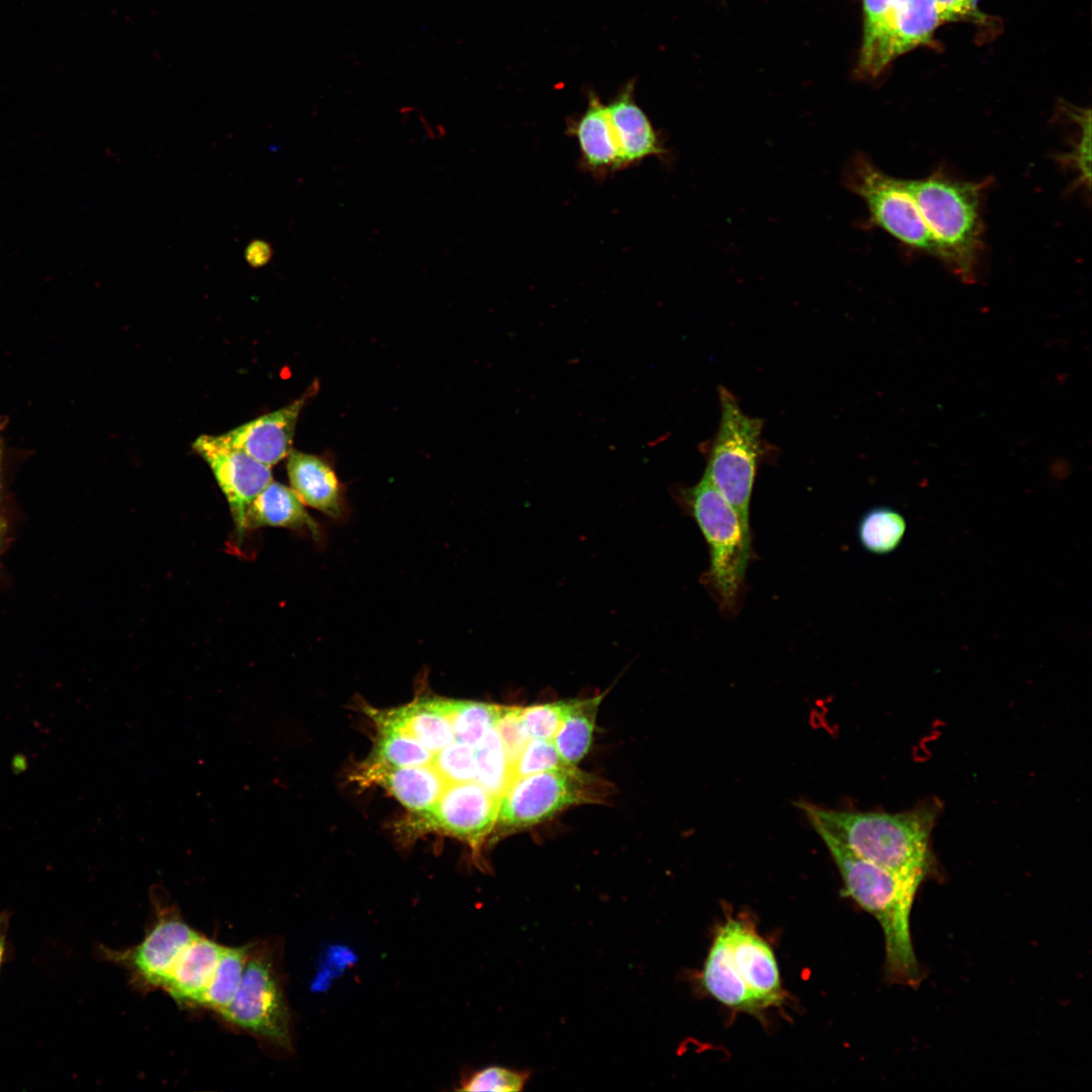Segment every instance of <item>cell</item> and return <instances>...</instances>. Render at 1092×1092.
<instances>
[{
    "mask_svg": "<svg viewBox=\"0 0 1092 1092\" xmlns=\"http://www.w3.org/2000/svg\"><path fill=\"white\" fill-rule=\"evenodd\" d=\"M799 806L815 829L826 831L857 855L920 882L929 872L937 806L901 813L833 810L804 802Z\"/></svg>",
    "mask_w": 1092,
    "mask_h": 1092,
    "instance_id": "cell-1",
    "label": "cell"
},
{
    "mask_svg": "<svg viewBox=\"0 0 1092 1092\" xmlns=\"http://www.w3.org/2000/svg\"><path fill=\"white\" fill-rule=\"evenodd\" d=\"M815 830L835 861L845 894L880 923L891 979L914 985L919 981V969L911 941L910 913L921 882L876 864L826 831Z\"/></svg>",
    "mask_w": 1092,
    "mask_h": 1092,
    "instance_id": "cell-2",
    "label": "cell"
},
{
    "mask_svg": "<svg viewBox=\"0 0 1092 1092\" xmlns=\"http://www.w3.org/2000/svg\"><path fill=\"white\" fill-rule=\"evenodd\" d=\"M907 183L934 245V256L962 280L974 281L983 246L981 205L988 182L935 172Z\"/></svg>",
    "mask_w": 1092,
    "mask_h": 1092,
    "instance_id": "cell-3",
    "label": "cell"
},
{
    "mask_svg": "<svg viewBox=\"0 0 1092 1092\" xmlns=\"http://www.w3.org/2000/svg\"><path fill=\"white\" fill-rule=\"evenodd\" d=\"M680 496L709 546V582L721 607L731 611L739 599L750 556V527L705 473Z\"/></svg>",
    "mask_w": 1092,
    "mask_h": 1092,
    "instance_id": "cell-4",
    "label": "cell"
},
{
    "mask_svg": "<svg viewBox=\"0 0 1092 1092\" xmlns=\"http://www.w3.org/2000/svg\"><path fill=\"white\" fill-rule=\"evenodd\" d=\"M719 429L710 445L705 474L750 527L749 507L762 454L763 422L746 415L725 387L719 388Z\"/></svg>",
    "mask_w": 1092,
    "mask_h": 1092,
    "instance_id": "cell-5",
    "label": "cell"
},
{
    "mask_svg": "<svg viewBox=\"0 0 1092 1092\" xmlns=\"http://www.w3.org/2000/svg\"><path fill=\"white\" fill-rule=\"evenodd\" d=\"M218 1015L271 1046L291 1051V1016L273 947L251 943L239 990Z\"/></svg>",
    "mask_w": 1092,
    "mask_h": 1092,
    "instance_id": "cell-6",
    "label": "cell"
},
{
    "mask_svg": "<svg viewBox=\"0 0 1092 1092\" xmlns=\"http://www.w3.org/2000/svg\"><path fill=\"white\" fill-rule=\"evenodd\" d=\"M606 793L605 783L574 765L517 778L499 799L496 824L504 832L525 829L570 806L600 802Z\"/></svg>",
    "mask_w": 1092,
    "mask_h": 1092,
    "instance_id": "cell-7",
    "label": "cell"
},
{
    "mask_svg": "<svg viewBox=\"0 0 1092 1092\" xmlns=\"http://www.w3.org/2000/svg\"><path fill=\"white\" fill-rule=\"evenodd\" d=\"M843 183L866 202L873 224L904 245L934 256V245L906 179L886 174L864 154H856L844 169Z\"/></svg>",
    "mask_w": 1092,
    "mask_h": 1092,
    "instance_id": "cell-8",
    "label": "cell"
},
{
    "mask_svg": "<svg viewBox=\"0 0 1092 1092\" xmlns=\"http://www.w3.org/2000/svg\"><path fill=\"white\" fill-rule=\"evenodd\" d=\"M197 934L175 907L157 903L155 921L141 942L124 949L99 945L98 956L125 969L139 987L161 989L178 956Z\"/></svg>",
    "mask_w": 1092,
    "mask_h": 1092,
    "instance_id": "cell-9",
    "label": "cell"
},
{
    "mask_svg": "<svg viewBox=\"0 0 1092 1092\" xmlns=\"http://www.w3.org/2000/svg\"><path fill=\"white\" fill-rule=\"evenodd\" d=\"M193 449L210 467L230 506L236 537L246 530V516L255 497L273 480L271 467L229 444L220 435H201Z\"/></svg>",
    "mask_w": 1092,
    "mask_h": 1092,
    "instance_id": "cell-10",
    "label": "cell"
},
{
    "mask_svg": "<svg viewBox=\"0 0 1092 1092\" xmlns=\"http://www.w3.org/2000/svg\"><path fill=\"white\" fill-rule=\"evenodd\" d=\"M498 807L499 798L471 781L447 784L434 806L419 816L428 828L465 840L477 850L497 822Z\"/></svg>",
    "mask_w": 1092,
    "mask_h": 1092,
    "instance_id": "cell-11",
    "label": "cell"
},
{
    "mask_svg": "<svg viewBox=\"0 0 1092 1092\" xmlns=\"http://www.w3.org/2000/svg\"><path fill=\"white\" fill-rule=\"evenodd\" d=\"M943 24L935 0H898L870 56L858 63V73L876 77L896 58L922 46H931Z\"/></svg>",
    "mask_w": 1092,
    "mask_h": 1092,
    "instance_id": "cell-12",
    "label": "cell"
},
{
    "mask_svg": "<svg viewBox=\"0 0 1092 1092\" xmlns=\"http://www.w3.org/2000/svg\"><path fill=\"white\" fill-rule=\"evenodd\" d=\"M317 389L318 383L314 381L300 397L289 404L260 416L220 436L229 444L271 467L287 457L292 450L298 417L306 401L316 393Z\"/></svg>",
    "mask_w": 1092,
    "mask_h": 1092,
    "instance_id": "cell-13",
    "label": "cell"
},
{
    "mask_svg": "<svg viewBox=\"0 0 1092 1092\" xmlns=\"http://www.w3.org/2000/svg\"><path fill=\"white\" fill-rule=\"evenodd\" d=\"M726 931L735 968L760 1009L783 998L781 977L769 944L746 922L728 919Z\"/></svg>",
    "mask_w": 1092,
    "mask_h": 1092,
    "instance_id": "cell-14",
    "label": "cell"
},
{
    "mask_svg": "<svg viewBox=\"0 0 1092 1092\" xmlns=\"http://www.w3.org/2000/svg\"><path fill=\"white\" fill-rule=\"evenodd\" d=\"M223 945L198 933L181 951L161 989L178 1004L199 1007Z\"/></svg>",
    "mask_w": 1092,
    "mask_h": 1092,
    "instance_id": "cell-15",
    "label": "cell"
},
{
    "mask_svg": "<svg viewBox=\"0 0 1092 1092\" xmlns=\"http://www.w3.org/2000/svg\"><path fill=\"white\" fill-rule=\"evenodd\" d=\"M287 457L290 487L301 502L330 518H341L345 513L344 492L331 465L318 456L294 449Z\"/></svg>",
    "mask_w": 1092,
    "mask_h": 1092,
    "instance_id": "cell-16",
    "label": "cell"
},
{
    "mask_svg": "<svg viewBox=\"0 0 1092 1092\" xmlns=\"http://www.w3.org/2000/svg\"><path fill=\"white\" fill-rule=\"evenodd\" d=\"M378 729L407 734L433 754L455 740L452 725L440 709L437 698H424L389 710L369 708L366 711Z\"/></svg>",
    "mask_w": 1092,
    "mask_h": 1092,
    "instance_id": "cell-17",
    "label": "cell"
},
{
    "mask_svg": "<svg viewBox=\"0 0 1092 1092\" xmlns=\"http://www.w3.org/2000/svg\"><path fill=\"white\" fill-rule=\"evenodd\" d=\"M361 778L381 785L418 815L429 811L447 786L432 764L393 767L370 761Z\"/></svg>",
    "mask_w": 1092,
    "mask_h": 1092,
    "instance_id": "cell-18",
    "label": "cell"
},
{
    "mask_svg": "<svg viewBox=\"0 0 1092 1092\" xmlns=\"http://www.w3.org/2000/svg\"><path fill=\"white\" fill-rule=\"evenodd\" d=\"M633 92V84L628 83L615 99L606 105L624 167L650 156L664 154L655 129L635 102Z\"/></svg>",
    "mask_w": 1092,
    "mask_h": 1092,
    "instance_id": "cell-19",
    "label": "cell"
},
{
    "mask_svg": "<svg viewBox=\"0 0 1092 1092\" xmlns=\"http://www.w3.org/2000/svg\"><path fill=\"white\" fill-rule=\"evenodd\" d=\"M568 130L577 140L587 170L599 175L624 168L606 105L598 96H589L585 111L570 122Z\"/></svg>",
    "mask_w": 1092,
    "mask_h": 1092,
    "instance_id": "cell-20",
    "label": "cell"
},
{
    "mask_svg": "<svg viewBox=\"0 0 1092 1092\" xmlns=\"http://www.w3.org/2000/svg\"><path fill=\"white\" fill-rule=\"evenodd\" d=\"M705 991L718 1002L737 1010H759L755 999L738 974L723 926L718 929L701 976Z\"/></svg>",
    "mask_w": 1092,
    "mask_h": 1092,
    "instance_id": "cell-21",
    "label": "cell"
},
{
    "mask_svg": "<svg viewBox=\"0 0 1092 1092\" xmlns=\"http://www.w3.org/2000/svg\"><path fill=\"white\" fill-rule=\"evenodd\" d=\"M305 529L318 537V524L305 510L295 491L272 480L252 502L246 516V529L260 527Z\"/></svg>",
    "mask_w": 1092,
    "mask_h": 1092,
    "instance_id": "cell-22",
    "label": "cell"
},
{
    "mask_svg": "<svg viewBox=\"0 0 1092 1092\" xmlns=\"http://www.w3.org/2000/svg\"><path fill=\"white\" fill-rule=\"evenodd\" d=\"M602 699L603 696L566 700L561 723L552 738L557 752L566 763L575 765L587 753Z\"/></svg>",
    "mask_w": 1092,
    "mask_h": 1092,
    "instance_id": "cell-23",
    "label": "cell"
},
{
    "mask_svg": "<svg viewBox=\"0 0 1092 1092\" xmlns=\"http://www.w3.org/2000/svg\"><path fill=\"white\" fill-rule=\"evenodd\" d=\"M250 947L251 943L241 946H223L199 1007L219 1014L231 1004L242 982Z\"/></svg>",
    "mask_w": 1092,
    "mask_h": 1092,
    "instance_id": "cell-24",
    "label": "cell"
},
{
    "mask_svg": "<svg viewBox=\"0 0 1092 1092\" xmlns=\"http://www.w3.org/2000/svg\"><path fill=\"white\" fill-rule=\"evenodd\" d=\"M475 782L500 799L513 781L509 762L499 734L494 726L487 729L474 745Z\"/></svg>",
    "mask_w": 1092,
    "mask_h": 1092,
    "instance_id": "cell-25",
    "label": "cell"
},
{
    "mask_svg": "<svg viewBox=\"0 0 1092 1092\" xmlns=\"http://www.w3.org/2000/svg\"><path fill=\"white\" fill-rule=\"evenodd\" d=\"M437 702L452 725L455 740L473 746L494 726L499 706L444 698H437Z\"/></svg>",
    "mask_w": 1092,
    "mask_h": 1092,
    "instance_id": "cell-26",
    "label": "cell"
},
{
    "mask_svg": "<svg viewBox=\"0 0 1092 1092\" xmlns=\"http://www.w3.org/2000/svg\"><path fill=\"white\" fill-rule=\"evenodd\" d=\"M906 530L903 516L887 507L868 511L858 523L857 535L862 547L875 554H886L900 544Z\"/></svg>",
    "mask_w": 1092,
    "mask_h": 1092,
    "instance_id": "cell-27",
    "label": "cell"
},
{
    "mask_svg": "<svg viewBox=\"0 0 1092 1092\" xmlns=\"http://www.w3.org/2000/svg\"><path fill=\"white\" fill-rule=\"evenodd\" d=\"M433 757L434 754L414 737L394 730L378 729L373 761L405 767L432 764Z\"/></svg>",
    "mask_w": 1092,
    "mask_h": 1092,
    "instance_id": "cell-28",
    "label": "cell"
},
{
    "mask_svg": "<svg viewBox=\"0 0 1092 1092\" xmlns=\"http://www.w3.org/2000/svg\"><path fill=\"white\" fill-rule=\"evenodd\" d=\"M432 765L447 784L475 781L474 746L454 740L434 754Z\"/></svg>",
    "mask_w": 1092,
    "mask_h": 1092,
    "instance_id": "cell-29",
    "label": "cell"
},
{
    "mask_svg": "<svg viewBox=\"0 0 1092 1092\" xmlns=\"http://www.w3.org/2000/svg\"><path fill=\"white\" fill-rule=\"evenodd\" d=\"M572 766L557 752L552 740L530 738L518 759L512 764L513 780L545 770Z\"/></svg>",
    "mask_w": 1092,
    "mask_h": 1092,
    "instance_id": "cell-30",
    "label": "cell"
},
{
    "mask_svg": "<svg viewBox=\"0 0 1092 1092\" xmlns=\"http://www.w3.org/2000/svg\"><path fill=\"white\" fill-rule=\"evenodd\" d=\"M530 1077L529 1072L500 1066H489L474 1072L459 1088L460 1091H522Z\"/></svg>",
    "mask_w": 1092,
    "mask_h": 1092,
    "instance_id": "cell-31",
    "label": "cell"
},
{
    "mask_svg": "<svg viewBox=\"0 0 1092 1092\" xmlns=\"http://www.w3.org/2000/svg\"><path fill=\"white\" fill-rule=\"evenodd\" d=\"M522 711L523 707L499 705L494 724L511 765L530 740L523 724Z\"/></svg>",
    "mask_w": 1092,
    "mask_h": 1092,
    "instance_id": "cell-32",
    "label": "cell"
},
{
    "mask_svg": "<svg viewBox=\"0 0 1092 1092\" xmlns=\"http://www.w3.org/2000/svg\"><path fill=\"white\" fill-rule=\"evenodd\" d=\"M566 707V700L523 708L522 720L530 738L552 740Z\"/></svg>",
    "mask_w": 1092,
    "mask_h": 1092,
    "instance_id": "cell-33",
    "label": "cell"
},
{
    "mask_svg": "<svg viewBox=\"0 0 1092 1092\" xmlns=\"http://www.w3.org/2000/svg\"><path fill=\"white\" fill-rule=\"evenodd\" d=\"M898 0H863V31L858 61L866 59L877 44Z\"/></svg>",
    "mask_w": 1092,
    "mask_h": 1092,
    "instance_id": "cell-34",
    "label": "cell"
},
{
    "mask_svg": "<svg viewBox=\"0 0 1092 1092\" xmlns=\"http://www.w3.org/2000/svg\"><path fill=\"white\" fill-rule=\"evenodd\" d=\"M1090 111L1081 109L1078 138L1064 161L1077 172L1078 182L1087 188L1090 187Z\"/></svg>",
    "mask_w": 1092,
    "mask_h": 1092,
    "instance_id": "cell-35",
    "label": "cell"
},
{
    "mask_svg": "<svg viewBox=\"0 0 1092 1092\" xmlns=\"http://www.w3.org/2000/svg\"><path fill=\"white\" fill-rule=\"evenodd\" d=\"M940 18L947 22H972L986 25L988 17L977 5V0H935Z\"/></svg>",
    "mask_w": 1092,
    "mask_h": 1092,
    "instance_id": "cell-36",
    "label": "cell"
},
{
    "mask_svg": "<svg viewBox=\"0 0 1092 1092\" xmlns=\"http://www.w3.org/2000/svg\"><path fill=\"white\" fill-rule=\"evenodd\" d=\"M245 257L251 266L261 267L271 259L272 249L266 242L254 241L246 249Z\"/></svg>",
    "mask_w": 1092,
    "mask_h": 1092,
    "instance_id": "cell-37",
    "label": "cell"
},
{
    "mask_svg": "<svg viewBox=\"0 0 1092 1092\" xmlns=\"http://www.w3.org/2000/svg\"><path fill=\"white\" fill-rule=\"evenodd\" d=\"M10 916L11 914L7 910L0 912V970L5 954L6 936L10 923Z\"/></svg>",
    "mask_w": 1092,
    "mask_h": 1092,
    "instance_id": "cell-38",
    "label": "cell"
},
{
    "mask_svg": "<svg viewBox=\"0 0 1092 1092\" xmlns=\"http://www.w3.org/2000/svg\"><path fill=\"white\" fill-rule=\"evenodd\" d=\"M4 530H5V524H4L3 520L0 518V541H1L2 536L4 534Z\"/></svg>",
    "mask_w": 1092,
    "mask_h": 1092,
    "instance_id": "cell-39",
    "label": "cell"
},
{
    "mask_svg": "<svg viewBox=\"0 0 1092 1092\" xmlns=\"http://www.w3.org/2000/svg\"><path fill=\"white\" fill-rule=\"evenodd\" d=\"M1 461H2V442H1V438H0V472H1Z\"/></svg>",
    "mask_w": 1092,
    "mask_h": 1092,
    "instance_id": "cell-40",
    "label": "cell"
}]
</instances>
